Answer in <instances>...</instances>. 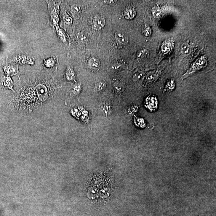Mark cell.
<instances>
[{"label":"cell","mask_w":216,"mask_h":216,"mask_svg":"<svg viewBox=\"0 0 216 216\" xmlns=\"http://www.w3.org/2000/svg\"><path fill=\"white\" fill-rule=\"evenodd\" d=\"M157 100L155 96H150L146 100V106L151 111H155L157 108Z\"/></svg>","instance_id":"3957f363"},{"label":"cell","mask_w":216,"mask_h":216,"mask_svg":"<svg viewBox=\"0 0 216 216\" xmlns=\"http://www.w3.org/2000/svg\"><path fill=\"white\" fill-rule=\"evenodd\" d=\"M152 34V30L151 28L148 26H145L143 30V34L144 36H149Z\"/></svg>","instance_id":"e0dca14e"},{"label":"cell","mask_w":216,"mask_h":216,"mask_svg":"<svg viewBox=\"0 0 216 216\" xmlns=\"http://www.w3.org/2000/svg\"><path fill=\"white\" fill-rule=\"evenodd\" d=\"M152 12L153 13V15L156 18H159L161 16V11L159 8L157 7H154L152 8Z\"/></svg>","instance_id":"7c38bea8"},{"label":"cell","mask_w":216,"mask_h":216,"mask_svg":"<svg viewBox=\"0 0 216 216\" xmlns=\"http://www.w3.org/2000/svg\"><path fill=\"white\" fill-rule=\"evenodd\" d=\"M81 89V85L79 84H76L73 88V91L74 94L78 95L80 92Z\"/></svg>","instance_id":"ffe728a7"},{"label":"cell","mask_w":216,"mask_h":216,"mask_svg":"<svg viewBox=\"0 0 216 216\" xmlns=\"http://www.w3.org/2000/svg\"><path fill=\"white\" fill-rule=\"evenodd\" d=\"M180 50L183 55H188L191 52V47L188 43H184L181 45Z\"/></svg>","instance_id":"52a82bcc"},{"label":"cell","mask_w":216,"mask_h":216,"mask_svg":"<svg viewBox=\"0 0 216 216\" xmlns=\"http://www.w3.org/2000/svg\"><path fill=\"white\" fill-rule=\"evenodd\" d=\"M88 66L91 69L97 71L100 68V62L99 59L95 57L90 58L88 63Z\"/></svg>","instance_id":"277c9868"},{"label":"cell","mask_w":216,"mask_h":216,"mask_svg":"<svg viewBox=\"0 0 216 216\" xmlns=\"http://www.w3.org/2000/svg\"><path fill=\"white\" fill-rule=\"evenodd\" d=\"M147 53H148V51L146 49H143L140 50V51L138 52L137 54L138 57L139 58H143L145 57L146 55H147Z\"/></svg>","instance_id":"d6986e66"},{"label":"cell","mask_w":216,"mask_h":216,"mask_svg":"<svg viewBox=\"0 0 216 216\" xmlns=\"http://www.w3.org/2000/svg\"><path fill=\"white\" fill-rule=\"evenodd\" d=\"M136 12L134 8L132 7H129L126 9L124 12V16L125 19L131 20L135 17Z\"/></svg>","instance_id":"8992f818"},{"label":"cell","mask_w":216,"mask_h":216,"mask_svg":"<svg viewBox=\"0 0 216 216\" xmlns=\"http://www.w3.org/2000/svg\"><path fill=\"white\" fill-rule=\"evenodd\" d=\"M144 76V73L142 72H137L133 75V80L135 81H140Z\"/></svg>","instance_id":"5bb4252c"},{"label":"cell","mask_w":216,"mask_h":216,"mask_svg":"<svg viewBox=\"0 0 216 216\" xmlns=\"http://www.w3.org/2000/svg\"><path fill=\"white\" fill-rule=\"evenodd\" d=\"M175 87V83L173 80H171L168 82L167 83L166 86V89H168L170 90H172L174 89Z\"/></svg>","instance_id":"44dd1931"},{"label":"cell","mask_w":216,"mask_h":216,"mask_svg":"<svg viewBox=\"0 0 216 216\" xmlns=\"http://www.w3.org/2000/svg\"><path fill=\"white\" fill-rule=\"evenodd\" d=\"M81 7L77 4H73L71 7V11L74 15H77L79 14Z\"/></svg>","instance_id":"9a60e30c"},{"label":"cell","mask_w":216,"mask_h":216,"mask_svg":"<svg viewBox=\"0 0 216 216\" xmlns=\"http://www.w3.org/2000/svg\"><path fill=\"white\" fill-rule=\"evenodd\" d=\"M66 77L68 81H74L75 79V74L73 70L71 67L67 68L66 73Z\"/></svg>","instance_id":"9c48e42d"},{"label":"cell","mask_w":216,"mask_h":216,"mask_svg":"<svg viewBox=\"0 0 216 216\" xmlns=\"http://www.w3.org/2000/svg\"><path fill=\"white\" fill-rule=\"evenodd\" d=\"M115 37L118 41L124 45L127 44L129 42L127 36L122 32H116L115 33Z\"/></svg>","instance_id":"5b68a950"},{"label":"cell","mask_w":216,"mask_h":216,"mask_svg":"<svg viewBox=\"0 0 216 216\" xmlns=\"http://www.w3.org/2000/svg\"><path fill=\"white\" fill-rule=\"evenodd\" d=\"M114 88L116 92H121L124 90V86L121 83L119 82H116L114 83Z\"/></svg>","instance_id":"2e32d148"},{"label":"cell","mask_w":216,"mask_h":216,"mask_svg":"<svg viewBox=\"0 0 216 216\" xmlns=\"http://www.w3.org/2000/svg\"><path fill=\"white\" fill-rule=\"evenodd\" d=\"M106 24V20L105 18L102 16L97 15L95 16L92 21V28L96 30H100L103 28Z\"/></svg>","instance_id":"7a4b0ae2"},{"label":"cell","mask_w":216,"mask_h":216,"mask_svg":"<svg viewBox=\"0 0 216 216\" xmlns=\"http://www.w3.org/2000/svg\"><path fill=\"white\" fill-rule=\"evenodd\" d=\"M111 106L109 104L105 103L102 104V105L100 107V109L102 111L103 113L105 115H107L108 114V112L110 110Z\"/></svg>","instance_id":"4fadbf2b"},{"label":"cell","mask_w":216,"mask_h":216,"mask_svg":"<svg viewBox=\"0 0 216 216\" xmlns=\"http://www.w3.org/2000/svg\"><path fill=\"white\" fill-rule=\"evenodd\" d=\"M207 65V60L206 57L204 56L198 58L195 60V62L193 63L189 69L184 74L182 77V80L188 77L195 72L204 68L206 67Z\"/></svg>","instance_id":"6da1fadb"},{"label":"cell","mask_w":216,"mask_h":216,"mask_svg":"<svg viewBox=\"0 0 216 216\" xmlns=\"http://www.w3.org/2000/svg\"><path fill=\"white\" fill-rule=\"evenodd\" d=\"M158 75L157 72H150L146 76V79L148 82H153L157 79Z\"/></svg>","instance_id":"8fae6325"},{"label":"cell","mask_w":216,"mask_h":216,"mask_svg":"<svg viewBox=\"0 0 216 216\" xmlns=\"http://www.w3.org/2000/svg\"><path fill=\"white\" fill-rule=\"evenodd\" d=\"M107 86L105 82L103 81H100L95 84L94 87L95 91L100 92L105 89Z\"/></svg>","instance_id":"30bf717a"},{"label":"cell","mask_w":216,"mask_h":216,"mask_svg":"<svg viewBox=\"0 0 216 216\" xmlns=\"http://www.w3.org/2000/svg\"><path fill=\"white\" fill-rule=\"evenodd\" d=\"M117 1H104L103 2L106 4H108V5H113L117 2Z\"/></svg>","instance_id":"603a6c76"},{"label":"cell","mask_w":216,"mask_h":216,"mask_svg":"<svg viewBox=\"0 0 216 216\" xmlns=\"http://www.w3.org/2000/svg\"><path fill=\"white\" fill-rule=\"evenodd\" d=\"M77 37L80 43H81L83 44H85L87 43V39L86 36H84L83 34L79 33L77 36Z\"/></svg>","instance_id":"ac0fdd59"},{"label":"cell","mask_w":216,"mask_h":216,"mask_svg":"<svg viewBox=\"0 0 216 216\" xmlns=\"http://www.w3.org/2000/svg\"><path fill=\"white\" fill-rule=\"evenodd\" d=\"M171 47H172L171 43L169 41L167 40L164 41L162 44L161 48L162 52L164 54L168 53L171 50Z\"/></svg>","instance_id":"ba28073f"},{"label":"cell","mask_w":216,"mask_h":216,"mask_svg":"<svg viewBox=\"0 0 216 216\" xmlns=\"http://www.w3.org/2000/svg\"><path fill=\"white\" fill-rule=\"evenodd\" d=\"M64 20L66 23L68 24H71L72 23V18L70 17L69 16L67 15H65L64 16Z\"/></svg>","instance_id":"7402d4cb"}]
</instances>
